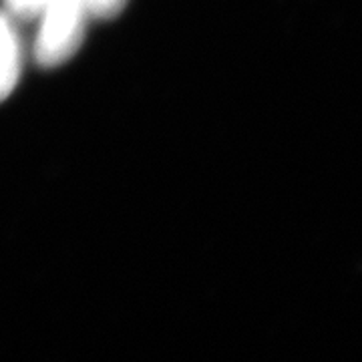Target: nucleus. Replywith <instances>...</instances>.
<instances>
[{
    "label": "nucleus",
    "instance_id": "nucleus-3",
    "mask_svg": "<svg viewBox=\"0 0 362 362\" xmlns=\"http://www.w3.org/2000/svg\"><path fill=\"white\" fill-rule=\"evenodd\" d=\"M127 0H87V11L90 18L111 21L125 11Z\"/></svg>",
    "mask_w": 362,
    "mask_h": 362
},
{
    "label": "nucleus",
    "instance_id": "nucleus-4",
    "mask_svg": "<svg viewBox=\"0 0 362 362\" xmlns=\"http://www.w3.org/2000/svg\"><path fill=\"white\" fill-rule=\"evenodd\" d=\"M6 2V8L14 14L16 18L21 21H30V18H37L45 4V0H4Z\"/></svg>",
    "mask_w": 362,
    "mask_h": 362
},
{
    "label": "nucleus",
    "instance_id": "nucleus-2",
    "mask_svg": "<svg viewBox=\"0 0 362 362\" xmlns=\"http://www.w3.org/2000/svg\"><path fill=\"white\" fill-rule=\"evenodd\" d=\"M23 71V45L13 21L0 13V103L13 95Z\"/></svg>",
    "mask_w": 362,
    "mask_h": 362
},
{
    "label": "nucleus",
    "instance_id": "nucleus-1",
    "mask_svg": "<svg viewBox=\"0 0 362 362\" xmlns=\"http://www.w3.org/2000/svg\"><path fill=\"white\" fill-rule=\"evenodd\" d=\"M39 18V35L35 42L37 63L45 69L65 65L77 54L85 39L89 18L87 0H45Z\"/></svg>",
    "mask_w": 362,
    "mask_h": 362
}]
</instances>
